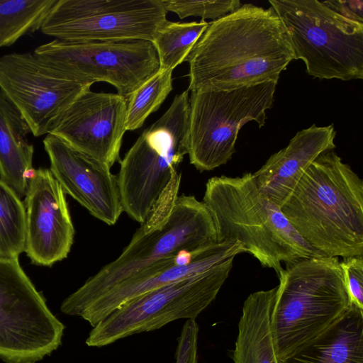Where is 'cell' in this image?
Returning a JSON list of instances; mask_svg holds the SVG:
<instances>
[{
	"mask_svg": "<svg viewBox=\"0 0 363 363\" xmlns=\"http://www.w3.org/2000/svg\"><path fill=\"white\" fill-rule=\"evenodd\" d=\"M199 325L196 319H188L177 338L176 363H198Z\"/></svg>",
	"mask_w": 363,
	"mask_h": 363,
	"instance_id": "cell-28",
	"label": "cell"
},
{
	"mask_svg": "<svg viewBox=\"0 0 363 363\" xmlns=\"http://www.w3.org/2000/svg\"><path fill=\"white\" fill-rule=\"evenodd\" d=\"M50 170L65 194L96 219L113 225L123 212L118 177L111 167L75 150L57 137L43 140Z\"/></svg>",
	"mask_w": 363,
	"mask_h": 363,
	"instance_id": "cell-17",
	"label": "cell"
},
{
	"mask_svg": "<svg viewBox=\"0 0 363 363\" xmlns=\"http://www.w3.org/2000/svg\"><path fill=\"white\" fill-rule=\"evenodd\" d=\"M34 53L67 78L92 85L105 82L129 96L160 69L157 51L148 40L71 42L55 39Z\"/></svg>",
	"mask_w": 363,
	"mask_h": 363,
	"instance_id": "cell-12",
	"label": "cell"
},
{
	"mask_svg": "<svg viewBox=\"0 0 363 363\" xmlns=\"http://www.w3.org/2000/svg\"><path fill=\"white\" fill-rule=\"evenodd\" d=\"M333 125L313 124L298 131L288 145L272 155L265 164L252 173L259 189L279 207L313 162L336 145Z\"/></svg>",
	"mask_w": 363,
	"mask_h": 363,
	"instance_id": "cell-18",
	"label": "cell"
},
{
	"mask_svg": "<svg viewBox=\"0 0 363 363\" xmlns=\"http://www.w3.org/2000/svg\"><path fill=\"white\" fill-rule=\"evenodd\" d=\"M235 257L136 297L92 328L89 347H101L121 339L157 330L179 319H196L216 298Z\"/></svg>",
	"mask_w": 363,
	"mask_h": 363,
	"instance_id": "cell-9",
	"label": "cell"
},
{
	"mask_svg": "<svg viewBox=\"0 0 363 363\" xmlns=\"http://www.w3.org/2000/svg\"><path fill=\"white\" fill-rule=\"evenodd\" d=\"M333 9L342 15L363 22L362 1H325Z\"/></svg>",
	"mask_w": 363,
	"mask_h": 363,
	"instance_id": "cell-29",
	"label": "cell"
},
{
	"mask_svg": "<svg viewBox=\"0 0 363 363\" xmlns=\"http://www.w3.org/2000/svg\"><path fill=\"white\" fill-rule=\"evenodd\" d=\"M26 209L16 192L0 179V257L18 258L24 252Z\"/></svg>",
	"mask_w": 363,
	"mask_h": 363,
	"instance_id": "cell-24",
	"label": "cell"
},
{
	"mask_svg": "<svg viewBox=\"0 0 363 363\" xmlns=\"http://www.w3.org/2000/svg\"><path fill=\"white\" fill-rule=\"evenodd\" d=\"M172 70H160L128 98L125 128L135 130L156 111L173 89Z\"/></svg>",
	"mask_w": 363,
	"mask_h": 363,
	"instance_id": "cell-25",
	"label": "cell"
},
{
	"mask_svg": "<svg viewBox=\"0 0 363 363\" xmlns=\"http://www.w3.org/2000/svg\"><path fill=\"white\" fill-rule=\"evenodd\" d=\"M127 101L118 94L88 89L58 117L49 134L111 167L121 160Z\"/></svg>",
	"mask_w": 363,
	"mask_h": 363,
	"instance_id": "cell-14",
	"label": "cell"
},
{
	"mask_svg": "<svg viewBox=\"0 0 363 363\" xmlns=\"http://www.w3.org/2000/svg\"><path fill=\"white\" fill-rule=\"evenodd\" d=\"M162 0H57L40 30L71 42H152L168 21Z\"/></svg>",
	"mask_w": 363,
	"mask_h": 363,
	"instance_id": "cell-11",
	"label": "cell"
},
{
	"mask_svg": "<svg viewBox=\"0 0 363 363\" xmlns=\"http://www.w3.org/2000/svg\"><path fill=\"white\" fill-rule=\"evenodd\" d=\"M26 121L0 90V179L19 198L26 196L33 168V145Z\"/></svg>",
	"mask_w": 363,
	"mask_h": 363,
	"instance_id": "cell-19",
	"label": "cell"
},
{
	"mask_svg": "<svg viewBox=\"0 0 363 363\" xmlns=\"http://www.w3.org/2000/svg\"><path fill=\"white\" fill-rule=\"evenodd\" d=\"M57 0H0V48L40 29Z\"/></svg>",
	"mask_w": 363,
	"mask_h": 363,
	"instance_id": "cell-22",
	"label": "cell"
},
{
	"mask_svg": "<svg viewBox=\"0 0 363 363\" xmlns=\"http://www.w3.org/2000/svg\"><path fill=\"white\" fill-rule=\"evenodd\" d=\"M64 330L18 258L0 257V359L35 363L61 345Z\"/></svg>",
	"mask_w": 363,
	"mask_h": 363,
	"instance_id": "cell-10",
	"label": "cell"
},
{
	"mask_svg": "<svg viewBox=\"0 0 363 363\" xmlns=\"http://www.w3.org/2000/svg\"><path fill=\"white\" fill-rule=\"evenodd\" d=\"M24 252L33 264L52 266L66 258L74 228L65 193L50 169H34L24 202Z\"/></svg>",
	"mask_w": 363,
	"mask_h": 363,
	"instance_id": "cell-16",
	"label": "cell"
},
{
	"mask_svg": "<svg viewBox=\"0 0 363 363\" xmlns=\"http://www.w3.org/2000/svg\"><path fill=\"white\" fill-rule=\"evenodd\" d=\"M212 218L217 242L235 240L262 267L277 277L288 264L323 257L291 226L280 207L257 187L253 174L213 177L206 184L202 201Z\"/></svg>",
	"mask_w": 363,
	"mask_h": 363,
	"instance_id": "cell-4",
	"label": "cell"
},
{
	"mask_svg": "<svg viewBox=\"0 0 363 363\" xmlns=\"http://www.w3.org/2000/svg\"><path fill=\"white\" fill-rule=\"evenodd\" d=\"M235 240L216 242L194 251L183 250L114 285L75 312L94 327L113 311L147 292L201 272L223 260L246 252Z\"/></svg>",
	"mask_w": 363,
	"mask_h": 363,
	"instance_id": "cell-15",
	"label": "cell"
},
{
	"mask_svg": "<svg viewBox=\"0 0 363 363\" xmlns=\"http://www.w3.org/2000/svg\"><path fill=\"white\" fill-rule=\"evenodd\" d=\"M279 363H363V309L350 304L325 332Z\"/></svg>",
	"mask_w": 363,
	"mask_h": 363,
	"instance_id": "cell-20",
	"label": "cell"
},
{
	"mask_svg": "<svg viewBox=\"0 0 363 363\" xmlns=\"http://www.w3.org/2000/svg\"><path fill=\"white\" fill-rule=\"evenodd\" d=\"M177 173L149 218L113 261L101 267L62 303L61 311H76L111 289L156 262L183 250L194 251L217 242L209 211L194 196L179 195Z\"/></svg>",
	"mask_w": 363,
	"mask_h": 363,
	"instance_id": "cell-3",
	"label": "cell"
},
{
	"mask_svg": "<svg viewBox=\"0 0 363 363\" xmlns=\"http://www.w3.org/2000/svg\"><path fill=\"white\" fill-rule=\"evenodd\" d=\"M277 286L250 294L244 301L232 352L234 363H279L270 318Z\"/></svg>",
	"mask_w": 363,
	"mask_h": 363,
	"instance_id": "cell-21",
	"label": "cell"
},
{
	"mask_svg": "<svg viewBox=\"0 0 363 363\" xmlns=\"http://www.w3.org/2000/svg\"><path fill=\"white\" fill-rule=\"evenodd\" d=\"M189 91L169 108L120 160L117 174L123 212L140 224L151 216L187 155Z\"/></svg>",
	"mask_w": 363,
	"mask_h": 363,
	"instance_id": "cell-7",
	"label": "cell"
},
{
	"mask_svg": "<svg viewBox=\"0 0 363 363\" xmlns=\"http://www.w3.org/2000/svg\"><path fill=\"white\" fill-rule=\"evenodd\" d=\"M167 12L175 13L181 19L188 16L201 17L213 21L225 16L242 4L239 0L180 1L162 0Z\"/></svg>",
	"mask_w": 363,
	"mask_h": 363,
	"instance_id": "cell-26",
	"label": "cell"
},
{
	"mask_svg": "<svg viewBox=\"0 0 363 363\" xmlns=\"http://www.w3.org/2000/svg\"><path fill=\"white\" fill-rule=\"evenodd\" d=\"M295 60L274 9L252 4L208 22L190 52L188 90H225L269 80Z\"/></svg>",
	"mask_w": 363,
	"mask_h": 363,
	"instance_id": "cell-1",
	"label": "cell"
},
{
	"mask_svg": "<svg viewBox=\"0 0 363 363\" xmlns=\"http://www.w3.org/2000/svg\"><path fill=\"white\" fill-rule=\"evenodd\" d=\"M91 86L67 78L34 52L0 57V90L35 137L49 134L58 117Z\"/></svg>",
	"mask_w": 363,
	"mask_h": 363,
	"instance_id": "cell-13",
	"label": "cell"
},
{
	"mask_svg": "<svg viewBox=\"0 0 363 363\" xmlns=\"http://www.w3.org/2000/svg\"><path fill=\"white\" fill-rule=\"evenodd\" d=\"M350 304L363 309V256L340 261Z\"/></svg>",
	"mask_w": 363,
	"mask_h": 363,
	"instance_id": "cell-27",
	"label": "cell"
},
{
	"mask_svg": "<svg viewBox=\"0 0 363 363\" xmlns=\"http://www.w3.org/2000/svg\"><path fill=\"white\" fill-rule=\"evenodd\" d=\"M278 278L270 326L282 360L334 325L350 303L338 257L297 259L286 264Z\"/></svg>",
	"mask_w": 363,
	"mask_h": 363,
	"instance_id": "cell-5",
	"label": "cell"
},
{
	"mask_svg": "<svg viewBox=\"0 0 363 363\" xmlns=\"http://www.w3.org/2000/svg\"><path fill=\"white\" fill-rule=\"evenodd\" d=\"M280 209L325 256H363V182L333 150L313 162Z\"/></svg>",
	"mask_w": 363,
	"mask_h": 363,
	"instance_id": "cell-2",
	"label": "cell"
},
{
	"mask_svg": "<svg viewBox=\"0 0 363 363\" xmlns=\"http://www.w3.org/2000/svg\"><path fill=\"white\" fill-rule=\"evenodd\" d=\"M205 20L186 23L167 21L157 32L153 41L160 70H174L187 57L208 27Z\"/></svg>",
	"mask_w": 363,
	"mask_h": 363,
	"instance_id": "cell-23",
	"label": "cell"
},
{
	"mask_svg": "<svg viewBox=\"0 0 363 363\" xmlns=\"http://www.w3.org/2000/svg\"><path fill=\"white\" fill-rule=\"evenodd\" d=\"M291 45L295 60L320 79H363V22L318 0H270Z\"/></svg>",
	"mask_w": 363,
	"mask_h": 363,
	"instance_id": "cell-6",
	"label": "cell"
},
{
	"mask_svg": "<svg viewBox=\"0 0 363 363\" xmlns=\"http://www.w3.org/2000/svg\"><path fill=\"white\" fill-rule=\"evenodd\" d=\"M277 80L235 89H198L189 96L187 155L199 172L226 164L235 152L241 128L264 125L274 101Z\"/></svg>",
	"mask_w": 363,
	"mask_h": 363,
	"instance_id": "cell-8",
	"label": "cell"
}]
</instances>
